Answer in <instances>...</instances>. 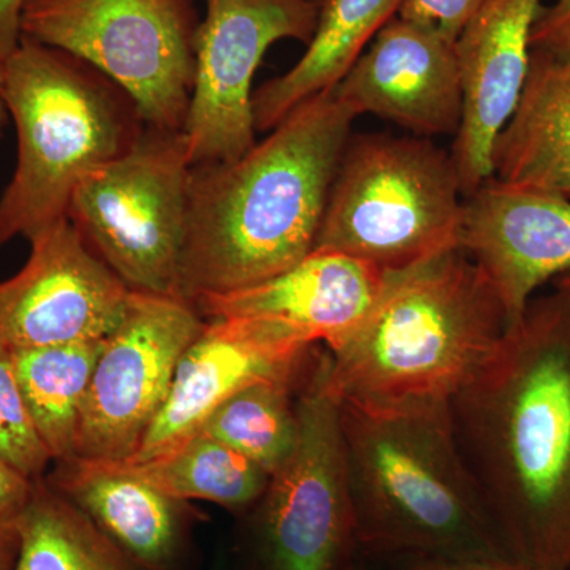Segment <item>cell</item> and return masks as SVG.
<instances>
[{
    "mask_svg": "<svg viewBox=\"0 0 570 570\" xmlns=\"http://www.w3.org/2000/svg\"><path fill=\"white\" fill-rule=\"evenodd\" d=\"M453 434L505 557L570 569V302L534 296L450 403Z\"/></svg>",
    "mask_w": 570,
    "mask_h": 570,
    "instance_id": "cell-1",
    "label": "cell"
},
{
    "mask_svg": "<svg viewBox=\"0 0 570 570\" xmlns=\"http://www.w3.org/2000/svg\"><path fill=\"white\" fill-rule=\"evenodd\" d=\"M356 118L333 88L288 112L238 159L193 165L184 299L264 283L313 253Z\"/></svg>",
    "mask_w": 570,
    "mask_h": 570,
    "instance_id": "cell-2",
    "label": "cell"
},
{
    "mask_svg": "<svg viewBox=\"0 0 570 570\" xmlns=\"http://www.w3.org/2000/svg\"><path fill=\"white\" fill-rule=\"evenodd\" d=\"M508 330L489 277L453 249L392 276L362 325L326 354V384L371 412L449 407Z\"/></svg>",
    "mask_w": 570,
    "mask_h": 570,
    "instance_id": "cell-3",
    "label": "cell"
},
{
    "mask_svg": "<svg viewBox=\"0 0 570 570\" xmlns=\"http://www.w3.org/2000/svg\"><path fill=\"white\" fill-rule=\"evenodd\" d=\"M341 434L358 549L509 561L461 459L450 406L371 412L341 403Z\"/></svg>",
    "mask_w": 570,
    "mask_h": 570,
    "instance_id": "cell-4",
    "label": "cell"
},
{
    "mask_svg": "<svg viewBox=\"0 0 570 570\" xmlns=\"http://www.w3.org/2000/svg\"><path fill=\"white\" fill-rule=\"evenodd\" d=\"M17 168L0 195V246L67 219L75 189L146 127L129 94L89 63L21 37L2 62Z\"/></svg>",
    "mask_w": 570,
    "mask_h": 570,
    "instance_id": "cell-5",
    "label": "cell"
},
{
    "mask_svg": "<svg viewBox=\"0 0 570 570\" xmlns=\"http://www.w3.org/2000/svg\"><path fill=\"white\" fill-rule=\"evenodd\" d=\"M464 195L452 154L430 138L348 141L314 249L403 273L460 249Z\"/></svg>",
    "mask_w": 570,
    "mask_h": 570,
    "instance_id": "cell-6",
    "label": "cell"
},
{
    "mask_svg": "<svg viewBox=\"0 0 570 570\" xmlns=\"http://www.w3.org/2000/svg\"><path fill=\"white\" fill-rule=\"evenodd\" d=\"M190 170L183 130L146 126L71 195L67 219L130 292L181 296Z\"/></svg>",
    "mask_w": 570,
    "mask_h": 570,
    "instance_id": "cell-7",
    "label": "cell"
},
{
    "mask_svg": "<svg viewBox=\"0 0 570 570\" xmlns=\"http://www.w3.org/2000/svg\"><path fill=\"white\" fill-rule=\"evenodd\" d=\"M198 24L194 0H24L21 10V37L89 63L165 130L186 124Z\"/></svg>",
    "mask_w": 570,
    "mask_h": 570,
    "instance_id": "cell-8",
    "label": "cell"
},
{
    "mask_svg": "<svg viewBox=\"0 0 570 570\" xmlns=\"http://www.w3.org/2000/svg\"><path fill=\"white\" fill-rule=\"evenodd\" d=\"M298 442L255 504L254 570H348L356 547L341 434V403L326 355L296 397Z\"/></svg>",
    "mask_w": 570,
    "mask_h": 570,
    "instance_id": "cell-9",
    "label": "cell"
},
{
    "mask_svg": "<svg viewBox=\"0 0 570 570\" xmlns=\"http://www.w3.org/2000/svg\"><path fill=\"white\" fill-rule=\"evenodd\" d=\"M205 322L181 296L130 292L121 321L104 337L73 459H132Z\"/></svg>",
    "mask_w": 570,
    "mask_h": 570,
    "instance_id": "cell-10",
    "label": "cell"
},
{
    "mask_svg": "<svg viewBox=\"0 0 570 570\" xmlns=\"http://www.w3.org/2000/svg\"><path fill=\"white\" fill-rule=\"evenodd\" d=\"M321 10L314 0H206L183 129L193 165L230 163L253 148L255 71L277 41L309 43Z\"/></svg>",
    "mask_w": 570,
    "mask_h": 570,
    "instance_id": "cell-11",
    "label": "cell"
},
{
    "mask_svg": "<svg viewBox=\"0 0 570 570\" xmlns=\"http://www.w3.org/2000/svg\"><path fill=\"white\" fill-rule=\"evenodd\" d=\"M20 272L0 283V344L10 348L99 341L121 321L130 291L69 219L29 239Z\"/></svg>",
    "mask_w": 570,
    "mask_h": 570,
    "instance_id": "cell-12",
    "label": "cell"
},
{
    "mask_svg": "<svg viewBox=\"0 0 570 570\" xmlns=\"http://www.w3.org/2000/svg\"><path fill=\"white\" fill-rule=\"evenodd\" d=\"M186 348L167 401L130 463L178 448L228 397L258 382L298 379L316 344L275 324L249 317L205 318Z\"/></svg>",
    "mask_w": 570,
    "mask_h": 570,
    "instance_id": "cell-13",
    "label": "cell"
},
{
    "mask_svg": "<svg viewBox=\"0 0 570 570\" xmlns=\"http://www.w3.org/2000/svg\"><path fill=\"white\" fill-rule=\"evenodd\" d=\"M460 249L489 277L510 328L543 284L570 272V200L491 176L464 197Z\"/></svg>",
    "mask_w": 570,
    "mask_h": 570,
    "instance_id": "cell-14",
    "label": "cell"
},
{
    "mask_svg": "<svg viewBox=\"0 0 570 570\" xmlns=\"http://www.w3.org/2000/svg\"><path fill=\"white\" fill-rule=\"evenodd\" d=\"M335 92L356 116H377L415 137H455L463 119L455 41L400 14L371 40Z\"/></svg>",
    "mask_w": 570,
    "mask_h": 570,
    "instance_id": "cell-15",
    "label": "cell"
},
{
    "mask_svg": "<svg viewBox=\"0 0 570 570\" xmlns=\"http://www.w3.org/2000/svg\"><path fill=\"white\" fill-rule=\"evenodd\" d=\"M540 0H485L455 41L464 108L452 154L464 197L491 178V149L527 78Z\"/></svg>",
    "mask_w": 570,
    "mask_h": 570,
    "instance_id": "cell-16",
    "label": "cell"
},
{
    "mask_svg": "<svg viewBox=\"0 0 570 570\" xmlns=\"http://www.w3.org/2000/svg\"><path fill=\"white\" fill-rule=\"evenodd\" d=\"M392 273L333 250L314 249L272 279L193 305L204 318L249 317L275 322L336 351L387 291Z\"/></svg>",
    "mask_w": 570,
    "mask_h": 570,
    "instance_id": "cell-17",
    "label": "cell"
},
{
    "mask_svg": "<svg viewBox=\"0 0 570 570\" xmlns=\"http://www.w3.org/2000/svg\"><path fill=\"white\" fill-rule=\"evenodd\" d=\"M141 570H176L189 547L187 502L135 478L116 461H56L45 475Z\"/></svg>",
    "mask_w": 570,
    "mask_h": 570,
    "instance_id": "cell-18",
    "label": "cell"
},
{
    "mask_svg": "<svg viewBox=\"0 0 570 570\" xmlns=\"http://www.w3.org/2000/svg\"><path fill=\"white\" fill-rule=\"evenodd\" d=\"M491 176L570 200V55L531 50L519 100L491 149Z\"/></svg>",
    "mask_w": 570,
    "mask_h": 570,
    "instance_id": "cell-19",
    "label": "cell"
},
{
    "mask_svg": "<svg viewBox=\"0 0 570 570\" xmlns=\"http://www.w3.org/2000/svg\"><path fill=\"white\" fill-rule=\"evenodd\" d=\"M406 0H326L313 40L291 70L255 89V130L269 132L285 116L330 91Z\"/></svg>",
    "mask_w": 570,
    "mask_h": 570,
    "instance_id": "cell-20",
    "label": "cell"
},
{
    "mask_svg": "<svg viewBox=\"0 0 570 570\" xmlns=\"http://www.w3.org/2000/svg\"><path fill=\"white\" fill-rule=\"evenodd\" d=\"M102 343L11 348L22 396L52 463L75 456L78 426Z\"/></svg>",
    "mask_w": 570,
    "mask_h": 570,
    "instance_id": "cell-21",
    "label": "cell"
},
{
    "mask_svg": "<svg viewBox=\"0 0 570 570\" xmlns=\"http://www.w3.org/2000/svg\"><path fill=\"white\" fill-rule=\"evenodd\" d=\"M116 463L167 497L213 502L228 510L253 508L269 482L268 472L205 433L153 459Z\"/></svg>",
    "mask_w": 570,
    "mask_h": 570,
    "instance_id": "cell-22",
    "label": "cell"
},
{
    "mask_svg": "<svg viewBox=\"0 0 570 570\" xmlns=\"http://www.w3.org/2000/svg\"><path fill=\"white\" fill-rule=\"evenodd\" d=\"M13 570H141L45 478L33 480Z\"/></svg>",
    "mask_w": 570,
    "mask_h": 570,
    "instance_id": "cell-23",
    "label": "cell"
},
{
    "mask_svg": "<svg viewBox=\"0 0 570 570\" xmlns=\"http://www.w3.org/2000/svg\"><path fill=\"white\" fill-rule=\"evenodd\" d=\"M292 381L258 382L228 397L198 433L242 453L269 475L284 466L298 442V415Z\"/></svg>",
    "mask_w": 570,
    "mask_h": 570,
    "instance_id": "cell-24",
    "label": "cell"
},
{
    "mask_svg": "<svg viewBox=\"0 0 570 570\" xmlns=\"http://www.w3.org/2000/svg\"><path fill=\"white\" fill-rule=\"evenodd\" d=\"M0 460L32 480L45 478L52 463L22 396L13 352L3 344H0Z\"/></svg>",
    "mask_w": 570,
    "mask_h": 570,
    "instance_id": "cell-25",
    "label": "cell"
},
{
    "mask_svg": "<svg viewBox=\"0 0 570 570\" xmlns=\"http://www.w3.org/2000/svg\"><path fill=\"white\" fill-rule=\"evenodd\" d=\"M33 480L0 460V570H13Z\"/></svg>",
    "mask_w": 570,
    "mask_h": 570,
    "instance_id": "cell-26",
    "label": "cell"
},
{
    "mask_svg": "<svg viewBox=\"0 0 570 570\" xmlns=\"http://www.w3.org/2000/svg\"><path fill=\"white\" fill-rule=\"evenodd\" d=\"M485 0H406L400 17L434 26L449 40L456 41L469 18Z\"/></svg>",
    "mask_w": 570,
    "mask_h": 570,
    "instance_id": "cell-27",
    "label": "cell"
},
{
    "mask_svg": "<svg viewBox=\"0 0 570 570\" xmlns=\"http://www.w3.org/2000/svg\"><path fill=\"white\" fill-rule=\"evenodd\" d=\"M531 50L570 55V0H554L549 7H540L532 28Z\"/></svg>",
    "mask_w": 570,
    "mask_h": 570,
    "instance_id": "cell-28",
    "label": "cell"
},
{
    "mask_svg": "<svg viewBox=\"0 0 570 570\" xmlns=\"http://www.w3.org/2000/svg\"><path fill=\"white\" fill-rule=\"evenodd\" d=\"M24 0H0V62L7 61L21 41Z\"/></svg>",
    "mask_w": 570,
    "mask_h": 570,
    "instance_id": "cell-29",
    "label": "cell"
},
{
    "mask_svg": "<svg viewBox=\"0 0 570 570\" xmlns=\"http://www.w3.org/2000/svg\"><path fill=\"white\" fill-rule=\"evenodd\" d=\"M392 570H527L510 561H455L433 558H406Z\"/></svg>",
    "mask_w": 570,
    "mask_h": 570,
    "instance_id": "cell-30",
    "label": "cell"
},
{
    "mask_svg": "<svg viewBox=\"0 0 570 570\" xmlns=\"http://www.w3.org/2000/svg\"><path fill=\"white\" fill-rule=\"evenodd\" d=\"M10 121L9 110H7L6 99L2 92V62H0V138L6 132L7 124Z\"/></svg>",
    "mask_w": 570,
    "mask_h": 570,
    "instance_id": "cell-31",
    "label": "cell"
},
{
    "mask_svg": "<svg viewBox=\"0 0 570 570\" xmlns=\"http://www.w3.org/2000/svg\"><path fill=\"white\" fill-rule=\"evenodd\" d=\"M553 287L554 291L560 292V294L564 295L570 302V272L558 276L557 279L553 281Z\"/></svg>",
    "mask_w": 570,
    "mask_h": 570,
    "instance_id": "cell-32",
    "label": "cell"
},
{
    "mask_svg": "<svg viewBox=\"0 0 570 570\" xmlns=\"http://www.w3.org/2000/svg\"><path fill=\"white\" fill-rule=\"evenodd\" d=\"M314 2H317L318 6H324V3L326 2V0H314Z\"/></svg>",
    "mask_w": 570,
    "mask_h": 570,
    "instance_id": "cell-33",
    "label": "cell"
},
{
    "mask_svg": "<svg viewBox=\"0 0 570 570\" xmlns=\"http://www.w3.org/2000/svg\"><path fill=\"white\" fill-rule=\"evenodd\" d=\"M348 570H355V569H354V568H351V569H348Z\"/></svg>",
    "mask_w": 570,
    "mask_h": 570,
    "instance_id": "cell-34",
    "label": "cell"
},
{
    "mask_svg": "<svg viewBox=\"0 0 570 570\" xmlns=\"http://www.w3.org/2000/svg\"><path fill=\"white\" fill-rule=\"evenodd\" d=\"M568 570H570V569H568Z\"/></svg>",
    "mask_w": 570,
    "mask_h": 570,
    "instance_id": "cell-35",
    "label": "cell"
}]
</instances>
